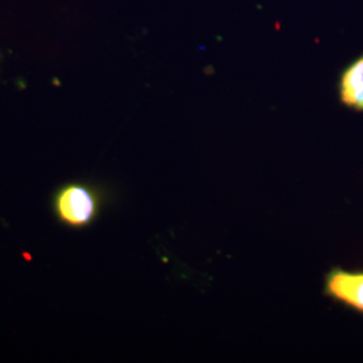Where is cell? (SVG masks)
Instances as JSON below:
<instances>
[{
    "label": "cell",
    "mask_w": 363,
    "mask_h": 363,
    "mask_svg": "<svg viewBox=\"0 0 363 363\" xmlns=\"http://www.w3.org/2000/svg\"><path fill=\"white\" fill-rule=\"evenodd\" d=\"M103 208V195L88 183L72 182L61 186L52 196L57 220L73 229H84L97 220Z\"/></svg>",
    "instance_id": "1"
},
{
    "label": "cell",
    "mask_w": 363,
    "mask_h": 363,
    "mask_svg": "<svg viewBox=\"0 0 363 363\" xmlns=\"http://www.w3.org/2000/svg\"><path fill=\"white\" fill-rule=\"evenodd\" d=\"M325 295L363 315V271L331 268L325 277Z\"/></svg>",
    "instance_id": "2"
},
{
    "label": "cell",
    "mask_w": 363,
    "mask_h": 363,
    "mask_svg": "<svg viewBox=\"0 0 363 363\" xmlns=\"http://www.w3.org/2000/svg\"><path fill=\"white\" fill-rule=\"evenodd\" d=\"M340 103L357 112H363V54L346 66L337 84Z\"/></svg>",
    "instance_id": "3"
}]
</instances>
